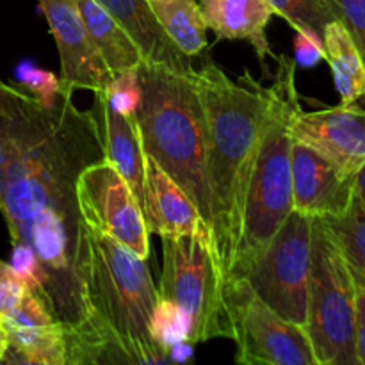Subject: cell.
<instances>
[{"label": "cell", "instance_id": "1", "mask_svg": "<svg viewBox=\"0 0 365 365\" xmlns=\"http://www.w3.org/2000/svg\"><path fill=\"white\" fill-rule=\"evenodd\" d=\"M61 84L39 100L0 84V212L13 267L63 324L68 365L110 364L86 292V245L77 180L106 159L93 110H81Z\"/></svg>", "mask_w": 365, "mask_h": 365}, {"label": "cell", "instance_id": "2", "mask_svg": "<svg viewBox=\"0 0 365 365\" xmlns=\"http://www.w3.org/2000/svg\"><path fill=\"white\" fill-rule=\"evenodd\" d=\"M207 127L212 223L210 246L221 282L230 273L242 230L245 203L266 120L269 91L245 71L237 81L212 59L195 68Z\"/></svg>", "mask_w": 365, "mask_h": 365}, {"label": "cell", "instance_id": "3", "mask_svg": "<svg viewBox=\"0 0 365 365\" xmlns=\"http://www.w3.org/2000/svg\"><path fill=\"white\" fill-rule=\"evenodd\" d=\"M192 73L143 61L138 68L134 116L143 150L195 203L210 235L212 198L207 166L203 103Z\"/></svg>", "mask_w": 365, "mask_h": 365}, {"label": "cell", "instance_id": "4", "mask_svg": "<svg viewBox=\"0 0 365 365\" xmlns=\"http://www.w3.org/2000/svg\"><path fill=\"white\" fill-rule=\"evenodd\" d=\"M86 292L110 364L170 362L152 335L159 303L146 259L82 225Z\"/></svg>", "mask_w": 365, "mask_h": 365}, {"label": "cell", "instance_id": "5", "mask_svg": "<svg viewBox=\"0 0 365 365\" xmlns=\"http://www.w3.org/2000/svg\"><path fill=\"white\" fill-rule=\"evenodd\" d=\"M269 91L266 120L257 150L242 216V230L227 278L241 277L264 252L285 217L292 212L291 123L302 109L296 91V63L282 56Z\"/></svg>", "mask_w": 365, "mask_h": 365}, {"label": "cell", "instance_id": "6", "mask_svg": "<svg viewBox=\"0 0 365 365\" xmlns=\"http://www.w3.org/2000/svg\"><path fill=\"white\" fill-rule=\"evenodd\" d=\"M305 330L317 365H359L355 346V280L323 217L312 221Z\"/></svg>", "mask_w": 365, "mask_h": 365}, {"label": "cell", "instance_id": "7", "mask_svg": "<svg viewBox=\"0 0 365 365\" xmlns=\"http://www.w3.org/2000/svg\"><path fill=\"white\" fill-rule=\"evenodd\" d=\"M160 241L164 264L159 298L182 314L189 344L232 339L209 230L202 227L191 234H166L160 235Z\"/></svg>", "mask_w": 365, "mask_h": 365}, {"label": "cell", "instance_id": "8", "mask_svg": "<svg viewBox=\"0 0 365 365\" xmlns=\"http://www.w3.org/2000/svg\"><path fill=\"white\" fill-rule=\"evenodd\" d=\"M223 302L242 365H317L305 327L287 321L259 298L245 278H225Z\"/></svg>", "mask_w": 365, "mask_h": 365}, {"label": "cell", "instance_id": "9", "mask_svg": "<svg viewBox=\"0 0 365 365\" xmlns=\"http://www.w3.org/2000/svg\"><path fill=\"white\" fill-rule=\"evenodd\" d=\"M312 221L292 209L255 262L235 278H245L260 299L287 321L305 327Z\"/></svg>", "mask_w": 365, "mask_h": 365}, {"label": "cell", "instance_id": "10", "mask_svg": "<svg viewBox=\"0 0 365 365\" xmlns=\"http://www.w3.org/2000/svg\"><path fill=\"white\" fill-rule=\"evenodd\" d=\"M77 200L86 227L114 239L141 259L150 255V230L138 198L120 171L102 159L77 180Z\"/></svg>", "mask_w": 365, "mask_h": 365}, {"label": "cell", "instance_id": "11", "mask_svg": "<svg viewBox=\"0 0 365 365\" xmlns=\"http://www.w3.org/2000/svg\"><path fill=\"white\" fill-rule=\"evenodd\" d=\"M45 13L61 59V84L70 89L106 91L113 73L93 45L77 0H38Z\"/></svg>", "mask_w": 365, "mask_h": 365}, {"label": "cell", "instance_id": "12", "mask_svg": "<svg viewBox=\"0 0 365 365\" xmlns=\"http://www.w3.org/2000/svg\"><path fill=\"white\" fill-rule=\"evenodd\" d=\"M292 207L310 217H335L348 210L356 192L349 173L310 146L292 139Z\"/></svg>", "mask_w": 365, "mask_h": 365}, {"label": "cell", "instance_id": "13", "mask_svg": "<svg viewBox=\"0 0 365 365\" xmlns=\"http://www.w3.org/2000/svg\"><path fill=\"white\" fill-rule=\"evenodd\" d=\"M294 141L310 146L344 171L356 173L365 164V107L337 106L305 113L291 123Z\"/></svg>", "mask_w": 365, "mask_h": 365}, {"label": "cell", "instance_id": "14", "mask_svg": "<svg viewBox=\"0 0 365 365\" xmlns=\"http://www.w3.org/2000/svg\"><path fill=\"white\" fill-rule=\"evenodd\" d=\"M91 110L98 121L106 160H109L127 180L143 210L146 153L134 113H125L116 107L107 89L95 93V106Z\"/></svg>", "mask_w": 365, "mask_h": 365}, {"label": "cell", "instance_id": "15", "mask_svg": "<svg viewBox=\"0 0 365 365\" xmlns=\"http://www.w3.org/2000/svg\"><path fill=\"white\" fill-rule=\"evenodd\" d=\"M143 214L150 234H191L205 227L184 189L148 155L145 164Z\"/></svg>", "mask_w": 365, "mask_h": 365}, {"label": "cell", "instance_id": "16", "mask_svg": "<svg viewBox=\"0 0 365 365\" xmlns=\"http://www.w3.org/2000/svg\"><path fill=\"white\" fill-rule=\"evenodd\" d=\"M200 9L207 29L220 39L248 41L255 50L264 71L271 52L267 39V25L274 16V9L267 0H200Z\"/></svg>", "mask_w": 365, "mask_h": 365}, {"label": "cell", "instance_id": "17", "mask_svg": "<svg viewBox=\"0 0 365 365\" xmlns=\"http://www.w3.org/2000/svg\"><path fill=\"white\" fill-rule=\"evenodd\" d=\"M127 31L141 52L143 61L163 64L180 73H192V59L173 45L153 14L148 0H96Z\"/></svg>", "mask_w": 365, "mask_h": 365}, {"label": "cell", "instance_id": "18", "mask_svg": "<svg viewBox=\"0 0 365 365\" xmlns=\"http://www.w3.org/2000/svg\"><path fill=\"white\" fill-rule=\"evenodd\" d=\"M77 6L89 38L113 77L138 71L139 64L143 63L141 52L127 31L110 16L109 11L96 0H77Z\"/></svg>", "mask_w": 365, "mask_h": 365}, {"label": "cell", "instance_id": "19", "mask_svg": "<svg viewBox=\"0 0 365 365\" xmlns=\"http://www.w3.org/2000/svg\"><path fill=\"white\" fill-rule=\"evenodd\" d=\"M324 59L334 75L342 106L365 102V64L351 36L341 21H331L323 32Z\"/></svg>", "mask_w": 365, "mask_h": 365}, {"label": "cell", "instance_id": "20", "mask_svg": "<svg viewBox=\"0 0 365 365\" xmlns=\"http://www.w3.org/2000/svg\"><path fill=\"white\" fill-rule=\"evenodd\" d=\"M9 348L2 362L31 365H68V342L59 321L39 327L6 330Z\"/></svg>", "mask_w": 365, "mask_h": 365}, {"label": "cell", "instance_id": "21", "mask_svg": "<svg viewBox=\"0 0 365 365\" xmlns=\"http://www.w3.org/2000/svg\"><path fill=\"white\" fill-rule=\"evenodd\" d=\"M160 27L189 59L202 56L207 46V24L196 0H148Z\"/></svg>", "mask_w": 365, "mask_h": 365}, {"label": "cell", "instance_id": "22", "mask_svg": "<svg viewBox=\"0 0 365 365\" xmlns=\"http://www.w3.org/2000/svg\"><path fill=\"white\" fill-rule=\"evenodd\" d=\"M323 220L341 246L351 273L365 278V203L360 196L355 192L344 214Z\"/></svg>", "mask_w": 365, "mask_h": 365}, {"label": "cell", "instance_id": "23", "mask_svg": "<svg viewBox=\"0 0 365 365\" xmlns=\"http://www.w3.org/2000/svg\"><path fill=\"white\" fill-rule=\"evenodd\" d=\"M274 14L284 18L296 32L312 38L324 48L323 32L328 24L335 21L327 0H267Z\"/></svg>", "mask_w": 365, "mask_h": 365}, {"label": "cell", "instance_id": "24", "mask_svg": "<svg viewBox=\"0 0 365 365\" xmlns=\"http://www.w3.org/2000/svg\"><path fill=\"white\" fill-rule=\"evenodd\" d=\"M335 20L344 25L365 64V0H327Z\"/></svg>", "mask_w": 365, "mask_h": 365}, {"label": "cell", "instance_id": "25", "mask_svg": "<svg viewBox=\"0 0 365 365\" xmlns=\"http://www.w3.org/2000/svg\"><path fill=\"white\" fill-rule=\"evenodd\" d=\"M29 287L31 285L14 269L13 264L0 260V317L6 316L20 302Z\"/></svg>", "mask_w": 365, "mask_h": 365}, {"label": "cell", "instance_id": "26", "mask_svg": "<svg viewBox=\"0 0 365 365\" xmlns=\"http://www.w3.org/2000/svg\"><path fill=\"white\" fill-rule=\"evenodd\" d=\"M24 78V86L27 88V93L39 100H50L56 96L61 89V81L53 77L48 71L34 70V68H27L21 73Z\"/></svg>", "mask_w": 365, "mask_h": 365}, {"label": "cell", "instance_id": "27", "mask_svg": "<svg viewBox=\"0 0 365 365\" xmlns=\"http://www.w3.org/2000/svg\"><path fill=\"white\" fill-rule=\"evenodd\" d=\"M355 280V346L359 365H365V278L351 273Z\"/></svg>", "mask_w": 365, "mask_h": 365}, {"label": "cell", "instance_id": "28", "mask_svg": "<svg viewBox=\"0 0 365 365\" xmlns=\"http://www.w3.org/2000/svg\"><path fill=\"white\" fill-rule=\"evenodd\" d=\"M294 52V63L299 64V66H314L321 59H324L323 46L317 45L312 38L302 34V32H296Z\"/></svg>", "mask_w": 365, "mask_h": 365}, {"label": "cell", "instance_id": "29", "mask_svg": "<svg viewBox=\"0 0 365 365\" xmlns=\"http://www.w3.org/2000/svg\"><path fill=\"white\" fill-rule=\"evenodd\" d=\"M356 195L365 203V164L356 171Z\"/></svg>", "mask_w": 365, "mask_h": 365}, {"label": "cell", "instance_id": "30", "mask_svg": "<svg viewBox=\"0 0 365 365\" xmlns=\"http://www.w3.org/2000/svg\"><path fill=\"white\" fill-rule=\"evenodd\" d=\"M7 348H9V339H7L6 328H4V324L0 323V362H2L4 356H6Z\"/></svg>", "mask_w": 365, "mask_h": 365}, {"label": "cell", "instance_id": "31", "mask_svg": "<svg viewBox=\"0 0 365 365\" xmlns=\"http://www.w3.org/2000/svg\"><path fill=\"white\" fill-rule=\"evenodd\" d=\"M0 84H2V81H0Z\"/></svg>", "mask_w": 365, "mask_h": 365}]
</instances>
